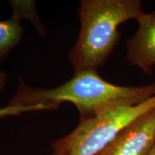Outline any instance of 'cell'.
I'll return each mask as SVG.
<instances>
[{
  "instance_id": "1",
  "label": "cell",
  "mask_w": 155,
  "mask_h": 155,
  "mask_svg": "<svg viewBox=\"0 0 155 155\" xmlns=\"http://www.w3.org/2000/svg\"><path fill=\"white\" fill-rule=\"evenodd\" d=\"M20 80L9 105L49 104L58 107L63 102L76 106L80 119L99 115L115 108L140 104L155 96V83L144 86H121L102 78L96 70L75 72L73 76L53 88H35Z\"/></svg>"
},
{
  "instance_id": "2",
  "label": "cell",
  "mask_w": 155,
  "mask_h": 155,
  "mask_svg": "<svg viewBox=\"0 0 155 155\" xmlns=\"http://www.w3.org/2000/svg\"><path fill=\"white\" fill-rule=\"evenodd\" d=\"M144 12L140 0L81 1L80 33L68 54L75 73L97 71L119 42V25L130 19L137 20Z\"/></svg>"
},
{
  "instance_id": "3",
  "label": "cell",
  "mask_w": 155,
  "mask_h": 155,
  "mask_svg": "<svg viewBox=\"0 0 155 155\" xmlns=\"http://www.w3.org/2000/svg\"><path fill=\"white\" fill-rule=\"evenodd\" d=\"M154 108L155 96L138 105L80 119L74 130L53 143L54 152L59 155H96L124 128Z\"/></svg>"
},
{
  "instance_id": "4",
  "label": "cell",
  "mask_w": 155,
  "mask_h": 155,
  "mask_svg": "<svg viewBox=\"0 0 155 155\" xmlns=\"http://www.w3.org/2000/svg\"><path fill=\"white\" fill-rule=\"evenodd\" d=\"M155 144V108L134 120L96 155H148Z\"/></svg>"
},
{
  "instance_id": "5",
  "label": "cell",
  "mask_w": 155,
  "mask_h": 155,
  "mask_svg": "<svg viewBox=\"0 0 155 155\" xmlns=\"http://www.w3.org/2000/svg\"><path fill=\"white\" fill-rule=\"evenodd\" d=\"M139 28L127 40V58L131 65L151 75L155 65V11L137 19Z\"/></svg>"
},
{
  "instance_id": "6",
  "label": "cell",
  "mask_w": 155,
  "mask_h": 155,
  "mask_svg": "<svg viewBox=\"0 0 155 155\" xmlns=\"http://www.w3.org/2000/svg\"><path fill=\"white\" fill-rule=\"evenodd\" d=\"M13 15L7 20L0 21V58H4L9 52L19 44L23 29L19 24L21 19L33 17V3L12 2Z\"/></svg>"
},
{
  "instance_id": "7",
  "label": "cell",
  "mask_w": 155,
  "mask_h": 155,
  "mask_svg": "<svg viewBox=\"0 0 155 155\" xmlns=\"http://www.w3.org/2000/svg\"><path fill=\"white\" fill-rule=\"evenodd\" d=\"M40 110H49L48 106L45 104H38L33 106H12L9 105L5 108H0V119H2L6 116L19 115L20 114L28 111H40Z\"/></svg>"
},
{
  "instance_id": "8",
  "label": "cell",
  "mask_w": 155,
  "mask_h": 155,
  "mask_svg": "<svg viewBox=\"0 0 155 155\" xmlns=\"http://www.w3.org/2000/svg\"><path fill=\"white\" fill-rule=\"evenodd\" d=\"M6 81H7V78H6L5 73L0 71V92L3 90L6 85Z\"/></svg>"
},
{
  "instance_id": "9",
  "label": "cell",
  "mask_w": 155,
  "mask_h": 155,
  "mask_svg": "<svg viewBox=\"0 0 155 155\" xmlns=\"http://www.w3.org/2000/svg\"><path fill=\"white\" fill-rule=\"evenodd\" d=\"M148 155H155V144L154 145V147H152V149L151 150Z\"/></svg>"
},
{
  "instance_id": "10",
  "label": "cell",
  "mask_w": 155,
  "mask_h": 155,
  "mask_svg": "<svg viewBox=\"0 0 155 155\" xmlns=\"http://www.w3.org/2000/svg\"><path fill=\"white\" fill-rule=\"evenodd\" d=\"M52 155H59V154H57V153H55V152H53V154H52Z\"/></svg>"
}]
</instances>
